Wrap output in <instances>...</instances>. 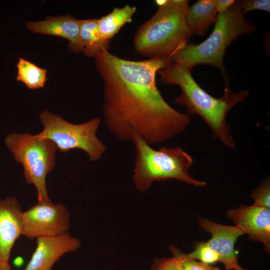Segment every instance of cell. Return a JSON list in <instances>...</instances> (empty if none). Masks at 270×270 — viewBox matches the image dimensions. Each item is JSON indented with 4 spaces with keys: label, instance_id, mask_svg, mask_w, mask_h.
<instances>
[{
    "label": "cell",
    "instance_id": "cell-1",
    "mask_svg": "<svg viewBox=\"0 0 270 270\" xmlns=\"http://www.w3.org/2000/svg\"><path fill=\"white\" fill-rule=\"evenodd\" d=\"M172 56L132 61L104 50L94 56L104 81V123L119 140H132L135 131L150 145L162 144L189 125L190 114L172 108L156 85V73L170 66Z\"/></svg>",
    "mask_w": 270,
    "mask_h": 270
},
{
    "label": "cell",
    "instance_id": "cell-2",
    "mask_svg": "<svg viewBox=\"0 0 270 270\" xmlns=\"http://www.w3.org/2000/svg\"><path fill=\"white\" fill-rule=\"evenodd\" d=\"M192 68L173 62L168 68L160 70L157 73L163 84L176 85L180 88L182 92L175 99L174 103L184 106L189 114L200 116L210 127L213 138L218 140L226 147L234 149L235 142L226 117L232 108L248 95V92L242 90L234 93L228 82L223 96L214 98L194 80Z\"/></svg>",
    "mask_w": 270,
    "mask_h": 270
},
{
    "label": "cell",
    "instance_id": "cell-3",
    "mask_svg": "<svg viewBox=\"0 0 270 270\" xmlns=\"http://www.w3.org/2000/svg\"><path fill=\"white\" fill-rule=\"evenodd\" d=\"M154 16L141 26L134 38L140 55L150 58L172 56L192 35L187 28L185 14L188 0H158Z\"/></svg>",
    "mask_w": 270,
    "mask_h": 270
},
{
    "label": "cell",
    "instance_id": "cell-4",
    "mask_svg": "<svg viewBox=\"0 0 270 270\" xmlns=\"http://www.w3.org/2000/svg\"><path fill=\"white\" fill-rule=\"evenodd\" d=\"M256 30L235 0L224 12L218 14L214 30L205 40L197 44L188 42L173 54L172 62L192 68L200 64L215 66L222 72L226 82L224 60L226 48L241 36Z\"/></svg>",
    "mask_w": 270,
    "mask_h": 270
},
{
    "label": "cell",
    "instance_id": "cell-5",
    "mask_svg": "<svg viewBox=\"0 0 270 270\" xmlns=\"http://www.w3.org/2000/svg\"><path fill=\"white\" fill-rule=\"evenodd\" d=\"M132 140L136 150L133 182L138 191L147 190L154 182L170 179L196 187L206 185V182L190 176L193 158L181 148L165 146L155 150L135 131Z\"/></svg>",
    "mask_w": 270,
    "mask_h": 270
},
{
    "label": "cell",
    "instance_id": "cell-6",
    "mask_svg": "<svg viewBox=\"0 0 270 270\" xmlns=\"http://www.w3.org/2000/svg\"><path fill=\"white\" fill-rule=\"evenodd\" d=\"M4 144L15 160L22 166L26 182L35 186L38 200L51 201L46 179L55 166L58 150L55 144L36 134L14 132L6 135Z\"/></svg>",
    "mask_w": 270,
    "mask_h": 270
},
{
    "label": "cell",
    "instance_id": "cell-7",
    "mask_svg": "<svg viewBox=\"0 0 270 270\" xmlns=\"http://www.w3.org/2000/svg\"><path fill=\"white\" fill-rule=\"evenodd\" d=\"M44 130L37 136L51 140L62 152L74 148L84 151L90 160L95 162L101 158L106 146L97 136L101 118L96 117L80 124L70 123L59 116L44 110L40 116Z\"/></svg>",
    "mask_w": 270,
    "mask_h": 270
},
{
    "label": "cell",
    "instance_id": "cell-8",
    "mask_svg": "<svg viewBox=\"0 0 270 270\" xmlns=\"http://www.w3.org/2000/svg\"><path fill=\"white\" fill-rule=\"evenodd\" d=\"M24 236L30 240L58 236L67 232L70 226V216L66 207L52 201H38L23 212Z\"/></svg>",
    "mask_w": 270,
    "mask_h": 270
},
{
    "label": "cell",
    "instance_id": "cell-9",
    "mask_svg": "<svg viewBox=\"0 0 270 270\" xmlns=\"http://www.w3.org/2000/svg\"><path fill=\"white\" fill-rule=\"evenodd\" d=\"M198 224L211 234L212 238L205 243L218 254L219 262L224 264V270H244L238 264L234 246L238 238L244 233L236 226H226L205 218H199Z\"/></svg>",
    "mask_w": 270,
    "mask_h": 270
},
{
    "label": "cell",
    "instance_id": "cell-10",
    "mask_svg": "<svg viewBox=\"0 0 270 270\" xmlns=\"http://www.w3.org/2000/svg\"><path fill=\"white\" fill-rule=\"evenodd\" d=\"M36 242L35 250L22 270H52L64 254L76 252L81 246L80 240L68 232L58 236L38 238Z\"/></svg>",
    "mask_w": 270,
    "mask_h": 270
},
{
    "label": "cell",
    "instance_id": "cell-11",
    "mask_svg": "<svg viewBox=\"0 0 270 270\" xmlns=\"http://www.w3.org/2000/svg\"><path fill=\"white\" fill-rule=\"evenodd\" d=\"M228 218L249 238L264 245L267 252L270 251V209L254 206L242 204L226 212Z\"/></svg>",
    "mask_w": 270,
    "mask_h": 270
},
{
    "label": "cell",
    "instance_id": "cell-12",
    "mask_svg": "<svg viewBox=\"0 0 270 270\" xmlns=\"http://www.w3.org/2000/svg\"><path fill=\"white\" fill-rule=\"evenodd\" d=\"M22 212L16 198H0V260L8 264L12 246L22 235Z\"/></svg>",
    "mask_w": 270,
    "mask_h": 270
},
{
    "label": "cell",
    "instance_id": "cell-13",
    "mask_svg": "<svg viewBox=\"0 0 270 270\" xmlns=\"http://www.w3.org/2000/svg\"><path fill=\"white\" fill-rule=\"evenodd\" d=\"M80 20L69 15L50 17L43 20L26 22V27L34 33L50 34L67 39L69 48L74 52H82L80 37Z\"/></svg>",
    "mask_w": 270,
    "mask_h": 270
},
{
    "label": "cell",
    "instance_id": "cell-14",
    "mask_svg": "<svg viewBox=\"0 0 270 270\" xmlns=\"http://www.w3.org/2000/svg\"><path fill=\"white\" fill-rule=\"evenodd\" d=\"M218 15L216 0H198L188 6L186 24L192 34L204 36L210 26L215 23Z\"/></svg>",
    "mask_w": 270,
    "mask_h": 270
},
{
    "label": "cell",
    "instance_id": "cell-15",
    "mask_svg": "<svg viewBox=\"0 0 270 270\" xmlns=\"http://www.w3.org/2000/svg\"><path fill=\"white\" fill-rule=\"evenodd\" d=\"M136 8L126 5L122 8H114L108 14L98 19V27L105 43L110 45V40L126 24L132 22Z\"/></svg>",
    "mask_w": 270,
    "mask_h": 270
},
{
    "label": "cell",
    "instance_id": "cell-16",
    "mask_svg": "<svg viewBox=\"0 0 270 270\" xmlns=\"http://www.w3.org/2000/svg\"><path fill=\"white\" fill-rule=\"evenodd\" d=\"M98 19L80 20V37L82 50L88 57H94L98 52L108 50L110 45L104 42L98 27Z\"/></svg>",
    "mask_w": 270,
    "mask_h": 270
},
{
    "label": "cell",
    "instance_id": "cell-17",
    "mask_svg": "<svg viewBox=\"0 0 270 270\" xmlns=\"http://www.w3.org/2000/svg\"><path fill=\"white\" fill-rule=\"evenodd\" d=\"M16 80L24 83L30 89L43 88L47 80L46 70L20 58L17 64Z\"/></svg>",
    "mask_w": 270,
    "mask_h": 270
},
{
    "label": "cell",
    "instance_id": "cell-18",
    "mask_svg": "<svg viewBox=\"0 0 270 270\" xmlns=\"http://www.w3.org/2000/svg\"><path fill=\"white\" fill-rule=\"evenodd\" d=\"M182 256L187 259L199 260L207 264H211L220 262L218 254L210 248L205 242H200L196 245L195 249L189 254L182 253Z\"/></svg>",
    "mask_w": 270,
    "mask_h": 270
},
{
    "label": "cell",
    "instance_id": "cell-19",
    "mask_svg": "<svg viewBox=\"0 0 270 270\" xmlns=\"http://www.w3.org/2000/svg\"><path fill=\"white\" fill-rule=\"evenodd\" d=\"M173 256L170 258H156L150 270H182L180 259L174 246L170 248Z\"/></svg>",
    "mask_w": 270,
    "mask_h": 270
},
{
    "label": "cell",
    "instance_id": "cell-20",
    "mask_svg": "<svg viewBox=\"0 0 270 270\" xmlns=\"http://www.w3.org/2000/svg\"><path fill=\"white\" fill-rule=\"evenodd\" d=\"M254 200V206L270 209V180L264 182L251 194Z\"/></svg>",
    "mask_w": 270,
    "mask_h": 270
},
{
    "label": "cell",
    "instance_id": "cell-21",
    "mask_svg": "<svg viewBox=\"0 0 270 270\" xmlns=\"http://www.w3.org/2000/svg\"><path fill=\"white\" fill-rule=\"evenodd\" d=\"M236 2L244 14L252 10H262L270 12V0H242Z\"/></svg>",
    "mask_w": 270,
    "mask_h": 270
},
{
    "label": "cell",
    "instance_id": "cell-22",
    "mask_svg": "<svg viewBox=\"0 0 270 270\" xmlns=\"http://www.w3.org/2000/svg\"><path fill=\"white\" fill-rule=\"evenodd\" d=\"M180 259L182 270H220L218 267H214L196 260H189L182 256V252L176 248L174 247Z\"/></svg>",
    "mask_w": 270,
    "mask_h": 270
},
{
    "label": "cell",
    "instance_id": "cell-23",
    "mask_svg": "<svg viewBox=\"0 0 270 270\" xmlns=\"http://www.w3.org/2000/svg\"><path fill=\"white\" fill-rule=\"evenodd\" d=\"M234 2V0H216V6L218 14L224 12Z\"/></svg>",
    "mask_w": 270,
    "mask_h": 270
},
{
    "label": "cell",
    "instance_id": "cell-24",
    "mask_svg": "<svg viewBox=\"0 0 270 270\" xmlns=\"http://www.w3.org/2000/svg\"><path fill=\"white\" fill-rule=\"evenodd\" d=\"M10 268V264H6L0 260V270H8Z\"/></svg>",
    "mask_w": 270,
    "mask_h": 270
},
{
    "label": "cell",
    "instance_id": "cell-25",
    "mask_svg": "<svg viewBox=\"0 0 270 270\" xmlns=\"http://www.w3.org/2000/svg\"><path fill=\"white\" fill-rule=\"evenodd\" d=\"M220 270H222V269H221V268H220Z\"/></svg>",
    "mask_w": 270,
    "mask_h": 270
},
{
    "label": "cell",
    "instance_id": "cell-26",
    "mask_svg": "<svg viewBox=\"0 0 270 270\" xmlns=\"http://www.w3.org/2000/svg\"><path fill=\"white\" fill-rule=\"evenodd\" d=\"M8 270H12L11 268L10 269H9Z\"/></svg>",
    "mask_w": 270,
    "mask_h": 270
},
{
    "label": "cell",
    "instance_id": "cell-27",
    "mask_svg": "<svg viewBox=\"0 0 270 270\" xmlns=\"http://www.w3.org/2000/svg\"><path fill=\"white\" fill-rule=\"evenodd\" d=\"M244 270H246V269H244Z\"/></svg>",
    "mask_w": 270,
    "mask_h": 270
}]
</instances>
